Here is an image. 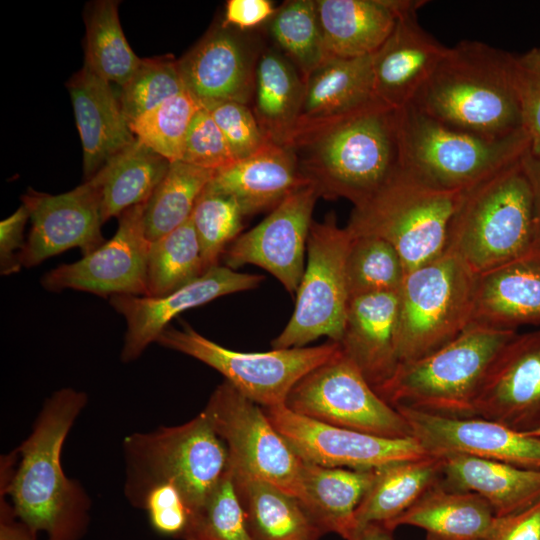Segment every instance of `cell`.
Here are the masks:
<instances>
[{
  "label": "cell",
  "mask_w": 540,
  "mask_h": 540,
  "mask_svg": "<svg viewBox=\"0 0 540 540\" xmlns=\"http://www.w3.org/2000/svg\"><path fill=\"white\" fill-rule=\"evenodd\" d=\"M85 392L62 388L45 399L28 437L17 447L18 461L0 495L10 497L16 517L48 540H82L90 523L91 499L66 476L61 454L76 419L85 408Z\"/></svg>",
  "instance_id": "6da1fadb"
},
{
  "label": "cell",
  "mask_w": 540,
  "mask_h": 540,
  "mask_svg": "<svg viewBox=\"0 0 540 540\" xmlns=\"http://www.w3.org/2000/svg\"><path fill=\"white\" fill-rule=\"evenodd\" d=\"M287 147L319 197L360 205L401 167L399 109L374 100Z\"/></svg>",
  "instance_id": "7a4b0ae2"
},
{
  "label": "cell",
  "mask_w": 540,
  "mask_h": 540,
  "mask_svg": "<svg viewBox=\"0 0 540 540\" xmlns=\"http://www.w3.org/2000/svg\"><path fill=\"white\" fill-rule=\"evenodd\" d=\"M514 55L479 41L448 47L410 103L452 128L499 139L523 129Z\"/></svg>",
  "instance_id": "3957f363"
},
{
  "label": "cell",
  "mask_w": 540,
  "mask_h": 540,
  "mask_svg": "<svg viewBox=\"0 0 540 540\" xmlns=\"http://www.w3.org/2000/svg\"><path fill=\"white\" fill-rule=\"evenodd\" d=\"M524 153L465 190L452 218L446 251L476 275L535 244L534 196Z\"/></svg>",
  "instance_id": "277c9868"
},
{
  "label": "cell",
  "mask_w": 540,
  "mask_h": 540,
  "mask_svg": "<svg viewBox=\"0 0 540 540\" xmlns=\"http://www.w3.org/2000/svg\"><path fill=\"white\" fill-rule=\"evenodd\" d=\"M124 496L140 508L149 490L170 484L182 494L191 515L229 467L224 441L201 411L176 426L135 432L123 440Z\"/></svg>",
  "instance_id": "5b68a950"
},
{
  "label": "cell",
  "mask_w": 540,
  "mask_h": 540,
  "mask_svg": "<svg viewBox=\"0 0 540 540\" xmlns=\"http://www.w3.org/2000/svg\"><path fill=\"white\" fill-rule=\"evenodd\" d=\"M516 330L471 324L456 339L417 360L400 363L375 389L395 409L449 417H476L474 402L496 355Z\"/></svg>",
  "instance_id": "8992f818"
},
{
  "label": "cell",
  "mask_w": 540,
  "mask_h": 540,
  "mask_svg": "<svg viewBox=\"0 0 540 540\" xmlns=\"http://www.w3.org/2000/svg\"><path fill=\"white\" fill-rule=\"evenodd\" d=\"M463 193L430 184L401 166L369 199L354 206L345 228L351 237L389 242L408 273L445 253Z\"/></svg>",
  "instance_id": "52a82bcc"
},
{
  "label": "cell",
  "mask_w": 540,
  "mask_h": 540,
  "mask_svg": "<svg viewBox=\"0 0 540 540\" xmlns=\"http://www.w3.org/2000/svg\"><path fill=\"white\" fill-rule=\"evenodd\" d=\"M401 166L435 186L465 191L521 156L524 130L486 138L447 126L409 104L399 109Z\"/></svg>",
  "instance_id": "ba28073f"
},
{
  "label": "cell",
  "mask_w": 540,
  "mask_h": 540,
  "mask_svg": "<svg viewBox=\"0 0 540 540\" xmlns=\"http://www.w3.org/2000/svg\"><path fill=\"white\" fill-rule=\"evenodd\" d=\"M476 277L449 251L406 273L399 290L400 363L435 352L470 326Z\"/></svg>",
  "instance_id": "9c48e42d"
},
{
  "label": "cell",
  "mask_w": 540,
  "mask_h": 540,
  "mask_svg": "<svg viewBox=\"0 0 540 540\" xmlns=\"http://www.w3.org/2000/svg\"><path fill=\"white\" fill-rule=\"evenodd\" d=\"M156 342L215 369L261 407L283 405L300 379L340 349L339 343L329 340L313 347L240 352L209 340L186 323L182 329L168 326Z\"/></svg>",
  "instance_id": "30bf717a"
},
{
  "label": "cell",
  "mask_w": 540,
  "mask_h": 540,
  "mask_svg": "<svg viewBox=\"0 0 540 540\" xmlns=\"http://www.w3.org/2000/svg\"><path fill=\"white\" fill-rule=\"evenodd\" d=\"M350 243L349 232L338 226L334 213L312 222L294 311L272 341L273 349L305 347L323 336L341 340L350 301L346 277Z\"/></svg>",
  "instance_id": "8fae6325"
},
{
  "label": "cell",
  "mask_w": 540,
  "mask_h": 540,
  "mask_svg": "<svg viewBox=\"0 0 540 540\" xmlns=\"http://www.w3.org/2000/svg\"><path fill=\"white\" fill-rule=\"evenodd\" d=\"M284 405L337 427L391 439L413 437L405 418L376 393L341 347L295 384Z\"/></svg>",
  "instance_id": "7c38bea8"
},
{
  "label": "cell",
  "mask_w": 540,
  "mask_h": 540,
  "mask_svg": "<svg viewBox=\"0 0 540 540\" xmlns=\"http://www.w3.org/2000/svg\"><path fill=\"white\" fill-rule=\"evenodd\" d=\"M202 411L224 441L234 474L267 481L300 498L302 459L260 405L225 380Z\"/></svg>",
  "instance_id": "4fadbf2b"
},
{
  "label": "cell",
  "mask_w": 540,
  "mask_h": 540,
  "mask_svg": "<svg viewBox=\"0 0 540 540\" xmlns=\"http://www.w3.org/2000/svg\"><path fill=\"white\" fill-rule=\"evenodd\" d=\"M262 408L295 453L309 463L374 470L430 455L413 437L391 439L329 425L296 414L284 404Z\"/></svg>",
  "instance_id": "5bb4252c"
},
{
  "label": "cell",
  "mask_w": 540,
  "mask_h": 540,
  "mask_svg": "<svg viewBox=\"0 0 540 540\" xmlns=\"http://www.w3.org/2000/svg\"><path fill=\"white\" fill-rule=\"evenodd\" d=\"M145 204L125 210L118 229L103 245L80 260L61 264L45 273L42 286L52 292L65 289L98 296H147V259L151 242L143 224Z\"/></svg>",
  "instance_id": "9a60e30c"
},
{
  "label": "cell",
  "mask_w": 540,
  "mask_h": 540,
  "mask_svg": "<svg viewBox=\"0 0 540 540\" xmlns=\"http://www.w3.org/2000/svg\"><path fill=\"white\" fill-rule=\"evenodd\" d=\"M318 198L311 184L289 194L258 225L236 238L223 255L225 266L233 270L248 264L261 267L290 294L296 293Z\"/></svg>",
  "instance_id": "2e32d148"
},
{
  "label": "cell",
  "mask_w": 540,
  "mask_h": 540,
  "mask_svg": "<svg viewBox=\"0 0 540 540\" xmlns=\"http://www.w3.org/2000/svg\"><path fill=\"white\" fill-rule=\"evenodd\" d=\"M21 201L31 221L20 256L26 268L75 247L88 255L106 242L101 232L100 194L93 179L58 195L29 188Z\"/></svg>",
  "instance_id": "e0dca14e"
},
{
  "label": "cell",
  "mask_w": 540,
  "mask_h": 540,
  "mask_svg": "<svg viewBox=\"0 0 540 540\" xmlns=\"http://www.w3.org/2000/svg\"><path fill=\"white\" fill-rule=\"evenodd\" d=\"M431 455H460L540 470V438L481 417L449 418L396 409Z\"/></svg>",
  "instance_id": "ac0fdd59"
},
{
  "label": "cell",
  "mask_w": 540,
  "mask_h": 540,
  "mask_svg": "<svg viewBox=\"0 0 540 540\" xmlns=\"http://www.w3.org/2000/svg\"><path fill=\"white\" fill-rule=\"evenodd\" d=\"M476 417L520 433L540 427V330L516 334L492 361L474 402Z\"/></svg>",
  "instance_id": "d6986e66"
},
{
  "label": "cell",
  "mask_w": 540,
  "mask_h": 540,
  "mask_svg": "<svg viewBox=\"0 0 540 540\" xmlns=\"http://www.w3.org/2000/svg\"><path fill=\"white\" fill-rule=\"evenodd\" d=\"M262 281L261 275L241 273L219 265L164 296H111L110 305L127 324L121 360L127 363L140 357L180 313L221 296L256 288Z\"/></svg>",
  "instance_id": "ffe728a7"
},
{
  "label": "cell",
  "mask_w": 540,
  "mask_h": 540,
  "mask_svg": "<svg viewBox=\"0 0 540 540\" xmlns=\"http://www.w3.org/2000/svg\"><path fill=\"white\" fill-rule=\"evenodd\" d=\"M416 12L402 14L372 54L374 95L395 109L413 101L448 49L420 26Z\"/></svg>",
  "instance_id": "44dd1931"
},
{
  "label": "cell",
  "mask_w": 540,
  "mask_h": 540,
  "mask_svg": "<svg viewBox=\"0 0 540 540\" xmlns=\"http://www.w3.org/2000/svg\"><path fill=\"white\" fill-rule=\"evenodd\" d=\"M178 65L186 89L202 106L252 100L256 65L243 41L228 27L211 30Z\"/></svg>",
  "instance_id": "7402d4cb"
},
{
  "label": "cell",
  "mask_w": 540,
  "mask_h": 540,
  "mask_svg": "<svg viewBox=\"0 0 540 540\" xmlns=\"http://www.w3.org/2000/svg\"><path fill=\"white\" fill-rule=\"evenodd\" d=\"M399 291L378 292L350 298L344 331L338 342L375 389L397 370Z\"/></svg>",
  "instance_id": "603a6c76"
},
{
  "label": "cell",
  "mask_w": 540,
  "mask_h": 540,
  "mask_svg": "<svg viewBox=\"0 0 540 540\" xmlns=\"http://www.w3.org/2000/svg\"><path fill=\"white\" fill-rule=\"evenodd\" d=\"M540 323V244L477 275L471 324L516 330ZM470 324V325H471Z\"/></svg>",
  "instance_id": "cb8c5ba5"
},
{
  "label": "cell",
  "mask_w": 540,
  "mask_h": 540,
  "mask_svg": "<svg viewBox=\"0 0 540 540\" xmlns=\"http://www.w3.org/2000/svg\"><path fill=\"white\" fill-rule=\"evenodd\" d=\"M83 149V171L92 178L136 141L110 82L83 66L67 83Z\"/></svg>",
  "instance_id": "d4e9b609"
},
{
  "label": "cell",
  "mask_w": 540,
  "mask_h": 540,
  "mask_svg": "<svg viewBox=\"0 0 540 540\" xmlns=\"http://www.w3.org/2000/svg\"><path fill=\"white\" fill-rule=\"evenodd\" d=\"M374 100L372 55L329 57L304 79L299 116L287 146Z\"/></svg>",
  "instance_id": "484cf974"
},
{
  "label": "cell",
  "mask_w": 540,
  "mask_h": 540,
  "mask_svg": "<svg viewBox=\"0 0 540 540\" xmlns=\"http://www.w3.org/2000/svg\"><path fill=\"white\" fill-rule=\"evenodd\" d=\"M309 184L293 151L268 143L255 154L215 171L205 189L233 198L247 216L274 209Z\"/></svg>",
  "instance_id": "4316f807"
},
{
  "label": "cell",
  "mask_w": 540,
  "mask_h": 540,
  "mask_svg": "<svg viewBox=\"0 0 540 540\" xmlns=\"http://www.w3.org/2000/svg\"><path fill=\"white\" fill-rule=\"evenodd\" d=\"M422 0H318L317 15L329 57L372 55L399 17L417 11Z\"/></svg>",
  "instance_id": "83f0119b"
},
{
  "label": "cell",
  "mask_w": 540,
  "mask_h": 540,
  "mask_svg": "<svg viewBox=\"0 0 540 540\" xmlns=\"http://www.w3.org/2000/svg\"><path fill=\"white\" fill-rule=\"evenodd\" d=\"M442 458L441 484L480 495L495 517L520 512L540 500V470L460 455Z\"/></svg>",
  "instance_id": "f1b7e54d"
},
{
  "label": "cell",
  "mask_w": 540,
  "mask_h": 540,
  "mask_svg": "<svg viewBox=\"0 0 540 540\" xmlns=\"http://www.w3.org/2000/svg\"><path fill=\"white\" fill-rule=\"evenodd\" d=\"M494 518L492 507L480 495L450 490L439 482L383 526L391 531L402 525L418 527L426 532V540H478Z\"/></svg>",
  "instance_id": "f546056e"
},
{
  "label": "cell",
  "mask_w": 540,
  "mask_h": 540,
  "mask_svg": "<svg viewBox=\"0 0 540 540\" xmlns=\"http://www.w3.org/2000/svg\"><path fill=\"white\" fill-rule=\"evenodd\" d=\"M442 474L443 458L431 454L374 469L355 511L353 533L368 524L386 525L396 519L441 482Z\"/></svg>",
  "instance_id": "4dcf8cb0"
},
{
  "label": "cell",
  "mask_w": 540,
  "mask_h": 540,
  "mask_svg": "<svg viewBox=\"0 0 540 540\" xmlns=\"http://www.w3.org/2000/svg\"><path fill=\"white\" fill-rule=\"evenodd\" d=\"M373 471L325 467L302 460L299 500L324 534L334 532L346 540L350 538L355 511Z\"/></svg>",
  "instance_id": "1f68e13d"
},
{
  "label": "cell",
  "mask_w": 540,
  "mask_h": 540,
  "mask_svg": "<svg viewBox=\"0 0 540 540\" xmlns=\"http://www.w3.org/2000/svg\"><path fill=\"white\" fill-rule=\"evenodd\" d=\"M233 477L252 540H319L324 535L296 496L261 479Z\"/></svg>",
  "instance_id": "d6a6232c"
},
{
  "label": "cell",
  "mask_w": 540,
  "mask_h": 540,
  "mask_svg": "<svg viewBox=\"0 0 540 540\" xmlns=\"http://www.w3.org/2000/svg\"><path fill=\"white\" fill-rule=\"evenodd\" d=\"M304 80L281 53L267 50L257 60L253 114L265 138L287 146L299 116Z\"/></svg>",
  "instance_id": "836d02e7"
},
{
  "label": "cell",
  "mask_w": 540,
  "mask_h": 540,
  "mask_svg": "<svg viewBox=\"0 0 540 540\" xmlns=\"http://www.w3.org/2000/svg\"><path fill=\"white\" fill-rule=\"evenodd\" d=\"M170 163L138 139L111 158L90 178L99 190L103 223L146 203Z\"/></svg>",
  "instance_id": "e575fe53"
},
{
  "label": "cell",
  "mask_w": 540,
  "mask_h": 540,
  "mask_svg": "<svg viewBox=\"0 0 540 540\" xmlns=\"http://www.w3.org/2000/svg\"><path fill=\"white\" fill-rule=\"evenodd\" d=\"M118 1L100 0L85 12V62L108 82L124 86L141 64L120 25Z\"/></svg>",
  "instance_id": "d590c367"
},
{
  "label": "cell",
  "mask_w": 540,
  "mask_h": 540,
  "mask_svg": "<svg viewBox=\"0 0 540 540\" xmlns=\"http://www.w3.org/2000/svg\"><path fill=\"white\" fill-rule=\"evenodd\" d=\"M214 173L182 161L170 163L166 175L145 204L143 224L151 243L191 217L198 198Z\"/></svg>",
  "instance_id": "8d00e7d4"
},
{
  "label": "cell",
  "mask_w": 540,
  "mask_h": 540,
  "mask_svg": "<svg viewBox=\"0 0 540 540\" xmlns=\"http://www.w3.org/2000/svg\"><path fill=\"white\" fill-rule=\"evenodd\" d=\"M199 241L191 217L150 245L147 291L151 297L167 295L205 273Z\"/></svg>",
  "instance_id": "74e56055"
},
{
  "label": "cell",
  "mask_w": 540,
  "mask_h": 540,
  "mask_svg": "<svg viewBox=\"0 0 540 540\" xmlns=\"http://www.w3.org/2000/svg\"><path fill=\"white\" fill-rule=\"evenodd\" d=\"M270 20L271 36L303 80L329 58L318 20L316 1H289Z\"/></svg>",
  "instance_id": "f35d334b"
},
{
  "label": "cell",
  "mask_w": 540,
  "mask_h": 540,
  "mask_svg": "<svg viewBox=\"0 0 540 540\" xmlns=\"http://www.w3.org/2000/svg\"><path fill=\"white\" fill-rule=\"evenodd\" d=\"M405 275L403 261L389 242L375 236L351 237L346 259L350 298L399 291Z\"/></svg>",
  "instance_id": "ab89813d"
},
{
  "label": "cell",
  "mask_w": 540,
  "mask_h": 540,
  "mask_svg": "<svg viewBox=\"0 0 540 540\" xmlns=\"http://www.w3.org/2000/svg\"><path fill=\"white\" fill-rule=\"evenodd\" d=\"M201 107L185 90L130 121L129 127L136 139L169 162L181 161L188 129Z\"/></svg>",
  "instance_id": "60d3db41"
},
{
  "label": "cell",
  "mask_w": 540,
  "mask_h": 540,
  "mask_svg": "<svg viewBox=\"0 0 540 540\" xmlns=\"http://www.w3.org/2000/svg\"><path fill=\"white\" fill-rule=\"evenodd\" d=\"M244 217L233 198L203 190L194 206L191 219L205 271L220 265L224 253L240 235Z\"/></svg>",
  "instance_id": "b9f144b4"
},
{
  "label": "cell",
  "mask_w": 540,
  "mask_h": 540,
  "mask_svg": "<svg viewBox=\"0 0 540 540\" xmlns=\"http://www.w3.org/2000/svg\"><path fill=\"white\" fill-rule=\"evenodd\" d=\"M182 540H252L229 467L191 515Z\"/></svg>",
  "instance_id": "7bdbcfd3"
},
{
  "label": "cell",
  "mask_w": 540,
  "mask_h": 540,
  "mask_svg": "<svg viewBox=\"0 0 540 540\" xmlns=\"http://www.w3.org/2000/svg\"><path fill=\"white\" fill-rule=\"evenodd\" d=\"M121 88L119 100L128 123L187 90L178 60L172 57L142 59Z\"/></svg>",
  "instance_id": "ee69618b"
},
{
  "label": "cell",
  "mask_w": 540,
  "mask_h": 540,
  "mask_svg": "<svg viewBox=\"0 0 540 540\" xmlns=\"http://www.w3.org/2000/svg\"><path fill=\"white\" fill-rule=\"evenodd\" d=\"M181 161L212 171L237 161L221 130L203 106L191 121Z\"/></svg>",
  "instance_id": "f6af8a7d"
},
{
  "label": "cell",
  "mask_w": 540,
  "mask_h": 540,
  "mask_svg": "<svg viewBox=\"0 0 540 540\" xmlns=\"http://www.w3.org/2000/svg\"><path fill=\"white\" fill-rule=\"evenodd\" d=\"M203 107L221 130L236 160L247 158L271 143L263 135L247 104L224 101Z\"/></svg>",
  "instance_id": "bcb514c9"
},
{
  "label": "cell",
  "mask_w": 540,
  "mask_h": 540,
  "mask_svg": "<svg viewBox=\"0 0 540 540\" xmlns=\"http://www.w3.org/2000/svg\"><path fill=\"white\" fill-rule=\"evenodd\" d=\"M513 74L528 150L540 157V47L514 56Z\"/></svg>",
  "instance_id": "7dc6e473"
},
{
  "label": "cell",
  "mask_w": 540,
  "mask_h": 540,
  "mask_svg": "<svg viewBox=\"0 0 540 540\" xmlns=\"http://www.w3.org/2000/svg\"><path fill=\"white\" fill-rule=\"evenodd\" d=\"M156 533L182 539L191 512L180 491L170 484L155 486L147 492L141 506Z\"/></svg>",
  "instance_id": "c3c4849f"
},
{
  "label": "cell",
  "mask_w": 540,
  "mask_h": 540,
  "mask_svg": "<svg viewBox=\"0 0 540 540\" xmlns=\"http://www.w3.org/2000/svg\"><path fill=\"white\" fill-rule=\"evenodd\" d=\"M478 540H540V500L520 512L495 517Z\"/></svg>",
  "instance_id": "681fc988"
},
{
  "label": "cell",
  "mask_w": 540,
  "mask_h": 540,
  "mask_svg": "<svg viewBox=\"0 0 540 540\" xmlns=\"http://www.w3.org/2000/svg\"><path fill=\"white\" fill-rule=\"evenodd\" d=\"M29 219L27 209L21 205L12 215L0 223V271L11 275L21 267L20 256L25 247L24 229Z\"/></svg>",
  "instance_id": "f907efd6"
},
{
  "label": "cell",
  "mask_w": 540,
  "mask_h": 540,
  "mask_svg": "<svg viewBox=\"0 0 540 540\" xmlns=\"http://www.w3.org/2000/svg\"><path fill=\"white\" fill-rule=\"evenodd\" d=\"M275 13L273 3L269 0H229L221 26L240 30L254 28L271 19Z\"/></svg>",
  "instance_id": "816d5d0a"
},
{
  "label": "cell",
  "mask_w": 540,
  "mask_h": 540,
  "mask_svg": "<svg viewBox=\"0 0 540 540\" xmlns=\"http://www.w3.org/2000/svg\"><path fill=\"white\" fill-rule=\"evenodd\" d=\"M0 540H37L15 515L5 495L0 496Z\"/></svg>",
  "instance_id": "f5cc1de1"
},
{
  "label": "cell",
  "mask_w": 540,
  "mask_h": 540,
  "mask_svg": "<svg viewBox=\"0 0 540 540\" xmlns=\"http://www.w3.org/2000/svg\"><path fill=\"white\" fill-rule=\"evenodd\" d=\"M523 161L532 185L534 196L536 225L535 243L540 244V157L531 155L527 149L523 155Z\"/></svg>",
  "instance_id": "db71d44e"
},
{
  "label": "cell",
  "mask_w": 540,
  "mask_h": 540,
  "mask_svg": "<svg viewBox=\"0 0 540 540\" xmlns=\"http://www.w3.org/2000/svg\"><path fill=\"white\" fill-rule=\"evenodd\" d=\"M348 540H395L392 531L382 524H368L356 530Z\"/></svg>",
  "instance_id": "11a10c76"
},
{
  "label": "cell",
  "mask_w": 540,
  "mask_h": 540,
  "mask_svg": "<svg viewBox=\"0 0 540 540\" xmlns=\"http://www.w3.org/2000/svg\"><path fill=\"white\" fill-rule=\"evenodd\" d=\"M529 436L539 437L540 438V427L535 429L534 431L527 433Z\"/></svg>",
  "instance_id": "9f6ffc18"
}]
</instances>
